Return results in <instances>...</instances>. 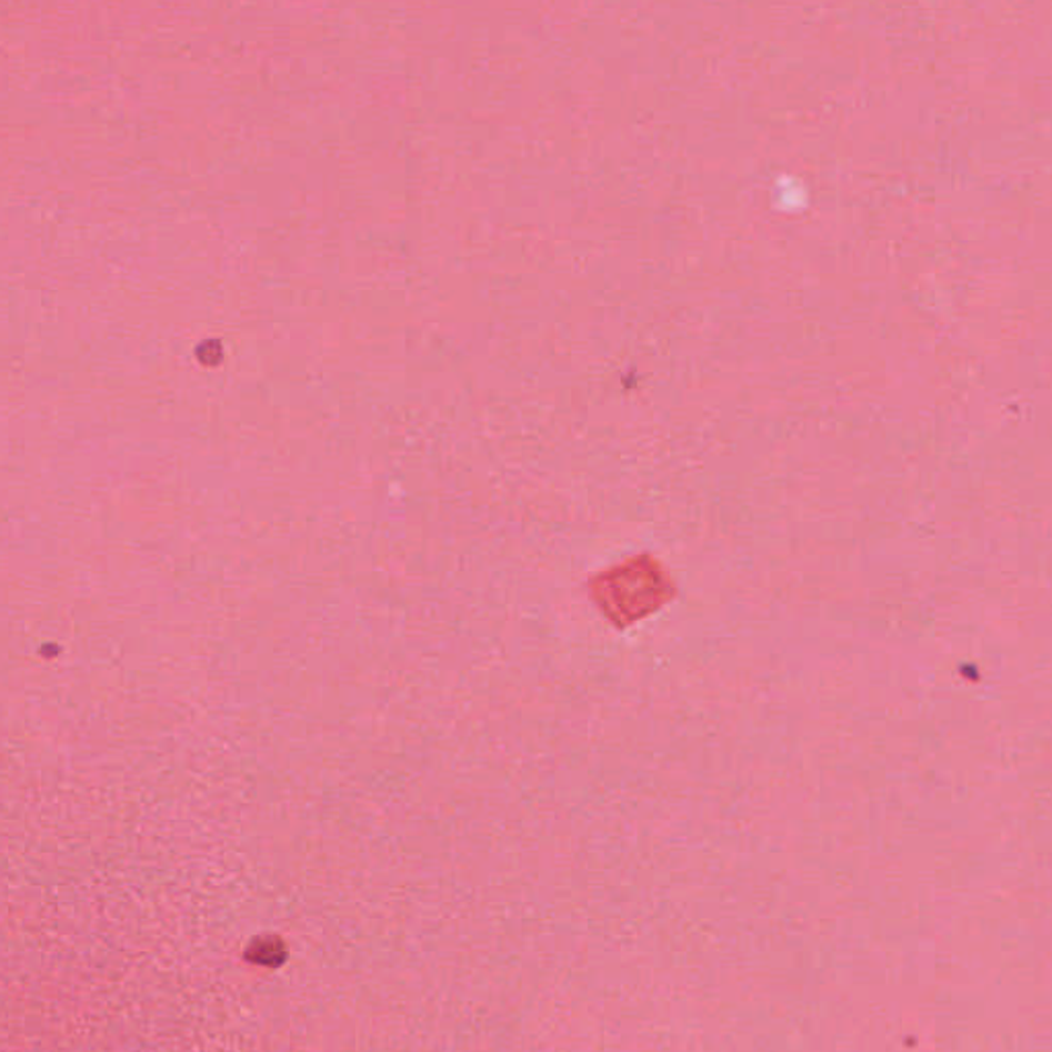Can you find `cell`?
Instances as JSON below:
<instances>
[{"label": "cell", "mask_w": 1052, "mask_h": 1052, "mask_svg": "<svg viewBox=\"0 0 1052 1052\" xmlns=\"http://www.w3.org/2000/svg\"><path fill=\"white\" fill-rule=\"evenodd\" d=\"M590 592L617 628H628L667 604L674 597V587L658 561L642 555L597 575Z\"/></svg>", "instance_id": "1"}]
</instances>
